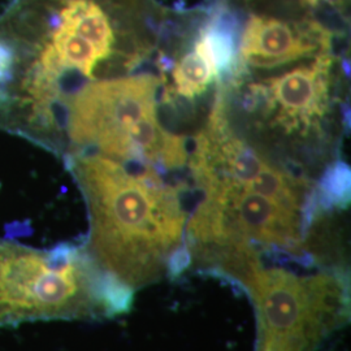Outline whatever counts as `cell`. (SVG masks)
Instances as JSON below:
<instances>
[{
  "mask_svg": "<svg viewBox=\"0 0 351 351\" xmlns=\"http://www.w3.org/2000/svg\"><path fill=\"white\" fill-rule=\"evenodd\" d=\"M64 162L88 208L84 246L104 272L136 293L190 268L189 217L180 191L151 165L136 169L99 154Z\"/></svg>",
  "mask_w": 351,
  "mask_h": 351,
  "instance_id": "obj_1",
  "label": "cell"
},
{
  "mask_svg": "<svg viewBox=\"0 0 351 351\" xmlns=\"http://www.w3.org/2000/svg\"><path fill=\"white\" fill-rule=\"evenodd\" d=\"M159 85V78L146 73L85 84L64 103L47 150L63 160L99 154L123 164L182 165L184 141L158 123Z\"/></svg>",
  "mask_w": 351,
  "mask_h": 351,
  "instance_id": "obj_2",
  "label": "cell"
},
{
  "mask_svg": "<svg viewBox=\"0 0 351 351\" xmlns=\"http://www.w3.org/2000/svg\"><path fill=\"white\" fill-rule=\"evenodd\" d=\"M130 290L84 245L42 250L0 239V328L47 320H104L125 314Z\"/></svg>",
  "mask_w": 351,
  "mask_h": 351,
  "instance_id": "obj_3",
  "label": "cell"
},
{
  "mask_svg": "<svg viewBox=\"0 0 351 351\" xmlns=\"http://www.w3.org/2000/svg\"><path fill=\"white\" fill-rule=\"evenodd\" d=\"M232 281L252 302L258 320L256 351H316L349 319V278L336 268L304 274L252 259Z\"/></svg>",
  "mask_w": 351,
  "mask_h": 351,
  "instance_id": "obj_4",
  "label": "cell"
},
{
  "mask_svg": "<svg viewBox=\"0 0 351 351\" xmlns=\"http://www.w3.org/2000/svg\"><path fill=\"white\" fill-rule=\"evenodd\" d=\"M328 21L319 19L291 21L251 12L241 37V58L258 68H275L311 56L320 47L328 50L332 39Z\"/></svg>",
  "mask_w": 351,
  "mask_h": 351,
  "instance_id": "obj_5",
  "label": "cell"
},
{
  "mask_svg": "<svg viewBox=\"0 0 351 351\" xmlns=\"http://www.w3.org/2000/svg\"><path fill=\"white\" fill-rule=\"evenodd\" d=\"M332 59L323 52L314 63L289 71L258 85L268 104L278 110L277 120L288 129L310 125L326 111Z\"/></svg>",
  "mask_w": 351,
  "mask_h": 351,
  "instance_id": "obj_6",
  "label": "cell"
},
{
  "mask_svg": "<svg viewBox=\"0 0 351 351\" xmlns=\"http://www.w3.org/2000/svg\"><path fill=\"white\" fill-rule=\"evenodd\" d=\"M172 75L177 93L185 98L201 95L213 78L210 65L195 50L185 53L180 59Z\"/></svg>",
  "mask_w": 351,
  "mask_h": 351,
  "instance_id": "obj_7",
  "label": "cell"
}]
</instances>
